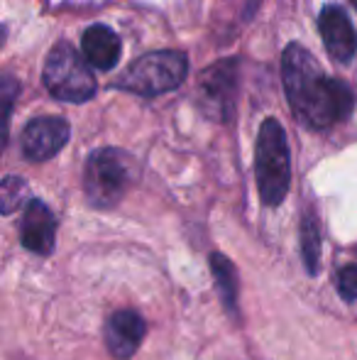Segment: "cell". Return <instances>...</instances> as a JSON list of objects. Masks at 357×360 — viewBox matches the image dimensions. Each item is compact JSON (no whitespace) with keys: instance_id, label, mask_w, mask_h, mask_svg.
<instances>
[{"instance_id":"cell-4","label":"cell","mask_w":357,"mask_h":360,"mask_svg":"<svg viewBox=\"0 0 357 360\" xmlns=\"http://www.w3.org/2000/svg\"><path fill=\"white\" fill-rule=\"evenodd\" d=\"M44 86L59 101L83 103L95 94V79L90 64L72 44H57L44 64Z\"/></svg>"},{"instance_id":"cell-7","label":"cell","mask_w":357,"mask_h":360,"mask_svg":"<svg viewBox=\"0 0 357 360\" xmlns=\"http://www.w3.org/2000/svg\"><path fill=\"white\" fill-rule=\"evenodd\" d=\"M67 143H69V123L64 118H54V115L29 120L22 130V138H20L22 155L29 162L49 160V157L57 155Z\"/></svg>"},{"instance_id":"cell-9","label":"cell","mask_w":357,"mask_h":360,"mask_svg":"<svg viewBox=\"0 0 357 360\" xmlns=\"http://www.w3.org/2000/svg\"><path fill=\"white\" fill-rule=\"evenodd\" d=\"M20 240L29 252L49 255L57 240V218L49 206L39 199H29L20 223Z\"/></svg>"},{"instance_id":"cell-3","label":"cell","mask_w":357,"mask_h":360,"mask_svg":"<svg viewBox=\"0 0 357 360\" xmlns=\"http://www.w3.org/2000/svg\"><path fill=\"white\" fill-rule=\"evenodd\" d=\"M135 176L133 157L115 147H103L88 155L83 169V191L93 209H113L128 191Z\"/></svg>"},{"instance_id":"cell-15","label":"cell","mask_w":357,"mask_h":360,"mask_svg":"<svg viewBox=\"0 0 357 360\" xmlns=\"http://www.w3.org/2000/svg\"><path fill=\"white\" fill-rule=\"evenodd\" d=\"M15 94H18V84L13 79H0V152L5 147V140H8V118Z\"/></svg>"},{"instance_id":"cell-10","label":"cell","mask_w":357,"mask_h":360,"mask_svg":"<svg viewBox=\"0 0 357 360\" xmlns=\"http://www.w3.org/2000/svg\"><path fill=\"white\" fill-rule=\"evenodd\" d=\"M318 30L325 42V49H328V54L335 62H350V59L355 57L357 32L343 8H338V5H325V8L321 10Z\"/></svg>"},{"instance_id":"cell-6","label":"cell","mask_w":357,"mask_h":360,"mask_svg":"<svg viewBox=\"0 0 357 360\" xmlns=\"http://www.w3.org/2000/svg\"><path fill=\"white\" fill-rule=\"evenodd\" d=\"M238 59H223V62L208 67L198 76V91L196 103L208 118L228 120L235 105V91H238Z\"/></svg>"},{"instance_id":"cell-17","label":"cell","mask_w":357,"mask_h":360,"mask_svg":"<svg viewBox=\"0 0 357 360\" xmlns=\"http://www.w3.org/2000/svg\"><path fill=\"white\" fill-rule=\"evenodd\" d=\"M353 5H355V8H357V0H353Z\"/></svg>"},{"instance_id":"cell-13","label":"cell","mask_w":357,"mask_h":360,"mask_svg":"<svg viewBox=\"0 0 357 360\" xmlns=\"http://www.w3.org/2000/svg\"><path fill=\"white\" fill-rule=\"evenodd\" d=\"M301 255L309 275H316L321 265V228L311 211L301 221Z\"/></svg>"},{"instance_id":"cell-16","label":"cell","mask_w":357,"mask_h":360,"mask_svg":"<svg viewBox=\"0 0 357 360\" xmlns=\"http://www.w3.org/2000/svg\"><path fill=\"white\" fill-rule=\"evenodd\" d=\"M338 292L348 302L357 299V265H345L338 272Z\"/></svg>"},{"instance_id":"cell-11","label":"cell","mask_w":357,"mask_h":360,"mask_svg":"<svg viewBox=\"0 0 357 360\" xmlns=\"http://www.w3.org/2000/svg\"><path fill=\"white\" fill-rule=\"evenodd\" d=\"M81 54L86 57L90 67L100 69V72H108L118 64L120 59V39L105 25H93L83 32L81 39Z\"/></svg>"},{"instance_id":"cell-5","label":"cell","mask_w":357,"mask_h":360,"mask_svg":"<svg viewBox=\"0 0 357 360\" xmlns=\"http://www.w3.org/2000/svg\"><path fill=\"white\" fill-rule=\"evenodd\" d=\"M189 64L181 52H152L140 57L133 67H128L118 79V89L137 96H159L177 89L186 79Z\"/></svg>"},{"instance_id":"cell-14","label":"cell","mask_w":357,"mask_h":360,"mask_svg":"<svg viewBox=\"0 0 357 360\" xmlns=\"http://www.w3.org/2000/svg\"><path fill=\"white\" fill-rule=\"evenodd\" d=\"M29 201V186L22 176H5L0 181V214L10 216L15 211H20L22 206H27Z\"/></svg>"},{"instance_id":"cell-2","label":"cell","mask_w":357,"mask_h":360,"mask_svg":"<svg viewBox=\"0 0 357 360\" xmlns=\"http://www.w3.org/2000/svg\"><path fill=\"white\" fill-rule=\"evenodd\" d=\"M255 176L264 206L274 209L286 199L291 184V157L284 128L274 118H267L260 128L255 147Z\"/></svg>"},{"instance_id":"cell-8","label":"cell","mask_w":357,"mask_h":360,"mask_svg":"<svg viewBox=\"0 0 357 360\" xmlns=\"http://www.w3.org/2000/svg\"><path fill=\"white\" fill-rule=\"evenodd\" d=\"M144 319L133 309H120L105 321V346L115 360H130L144 338Z\"/></svg>"},{"instance_id":"cell-1","label":"cell","mask_w":357,"mask_h":360,"mask_svg":"<svg viewBox=\"0 0 357 360\" xmlns=\"http://www.w3.org/2000/svg\"><path fill=\"white\" fill-rule=\"evenodd\" d=\"M281 79L291 110L309 128L325 130L353 113V91L343 81L328 79L301 44H289L284 49Z\"/></svg>"},{"instance_id":"cell-12","label":"cell","mask_w":357,"mask_h":360,"mask_svg":"<svg viewBox=\"0 0 357 360\" xmlns=\"http://www.w3.org/2000/svg\"><path fill=\"white\" fill-rule=\"evenodd\" d=\"M208 262L210 275H213L215 285H218V294L223 299L225 309L230 314H238V270H235V265L223 252H213L208 257Z\"/></svg>"}]
</instances>
